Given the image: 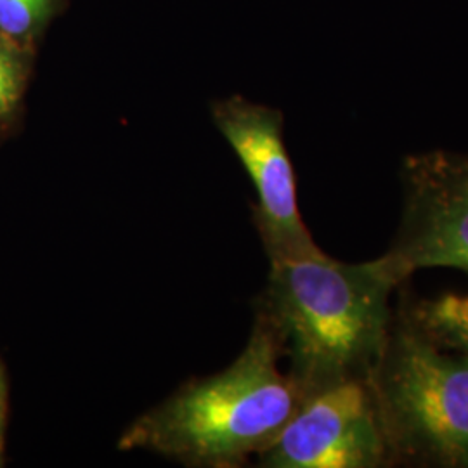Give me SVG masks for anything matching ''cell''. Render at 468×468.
Masks as SVG:
<instances>
[{
    "mask_svg": "<svg viewBox=\"0 0 468 468\" xmlns=\"http://www.w3.org/2000/svg\"><path fill=\"white\" fill-rule=\"evenodd\" d=\"M269 262L257 311L276 330L302 401L347 380L369 382L394 323L390 295L411 272L388 251L361 264L323 250Z\"/></svg>",
    "mask_w": 468,
    "mask_h": 468,
    "instance_id": "cell-1",
    "label": "cell"
},
{
    "mask_svg": "<svg viewBox=\"0 0 468 468\" xmlns=\"http://www.w3.org/2000/svg\"><path fill=\"white\" fill-rule=\"evenodd\" d=\"M276 330L257 311L250 338L231 367L191 382L123 432L118 450H146L187 467H241L261 454L301 406L280 369Z\"/></svg>",
    "mask_w": 468,
    "mask_h": 468,
    "instance_id": "cell-2",
    "label": "cell"
},
{
    "mask_svg": "<svg viewBox=\"0 0 468 468\" xmlns=\"http://www.w3.org/2000/svg\"><path fill=\"white\" fill-rule=\"evenodd\" d=\"M368 384L390 462L468 468V356L441 347L404 314Z\"/></svg>",
    "mask_w": 468,
    "mask_h": 468,
    "instance_id": "cell-3",
    "label": "cell"
},
{
    "mask_svg": "<svg viewBox=\"0 0 468 468\" xmlns=\"http://www.w3.org/2000/svg\"><path fill=\"white\" fill-rule=\"evenodd\" d=\"M220 134L231 144L257 193L255 226L269 261L321 250L297 205L295 174L278 110L233 96L212 104Z\"/></svg>",
    "mask_w": 468,
    "mask_h": 468,
    "instance_id": "cell-4",
    "label": "cell"
},
{
    "mask_svg": "<svg viewBox=\"0 0 468 468\" xmlns=\"http://www.w3.org/2000/svg\"><path fill=\"white\" fill-rule=\"evenodd\" d=\"M269 468H377L390 462L368 382L332 385L301 402L259 454Z\"/></svg>",
    "mask_w": 468,
    "mask_h": 468,
    "instance_id": "cell-5",
    "label": "cell"
},
{
    "mask_svg": "<svg viewBox=\"0 0 468 468\" xmlns=\"http://www.w3.org/2000/svg\"><path fill=\"white\" fill-rule=\"evenodd\" d=\"M402 216L388 249L417 269L468 271V154L429 151L404 160Z\"/></svg>",
    "mask_w": 468,
    "mask_h": 468,
    "instance_id": "cell-6",
    "label": "cell"
},
{
    "mask_svg": "<svg viewBox=\"0 0 468 468\" xmlns=\"http://www.w3.org/2000/svg\"><path fill=\"white\" fill-rule=\"evenodd\" d=\"M408 314L435 344L468 356V295L450 293L420 302Z\"/></svg>",
    "mask_w": 468,
    "mask_h": 468,
    "instance_id": "cell-7",
    "label": "cell"
},
{
    "mask_svg": "<svg viewBox=\"0 0 468 468\" xmlns=\"http://www.w3.org/2000/svg\"><path fill=\"white\" fill-rule=\"evenodd\" d=\"M30 73L27 46L0 35V122L7 120L23 98Z\"/></svg>",
    "mask_w": 468,
    "mask_h": 468,
    "instance_id": "cell-8",
    "label": "cell"
},
{
    "mask_svg": "<svg viewBox=\"0 0 468 468\" xmlns=\"http://www.w3.org/2000/svg\"><path fill=\"white\" fill-rule=\"evenodd\" d=\"M56 5L58 0H0V35L27 46Z\"/></svg>",
    "mask_w": 468,
    "mask_h": 468,
    "instance_id": "cell-9",
    "label": "cell"
},
{
    "mask_svg": "<svg viewBox=\"0 0 468 468\" xmlns=\"http://www.w3.org/2000/svg\"><path fill=\"white\" fill-rule=\"evenodd\" d=\"M4 413H5V388H4V378L0 373V437H2V427H4Z\"/></svg>",
    "mask_w": 468,
    "mask_h": 468,
    "instance_id": "cell-10",
    "label": "cell"
}]
</instances>
